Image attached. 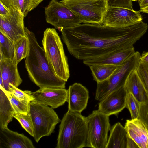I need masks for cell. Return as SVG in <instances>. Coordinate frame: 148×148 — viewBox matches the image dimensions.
<instances>
[{"label": "cell", "instance_id": "obj_1", "mask_svg": "<svg viewBox=\"0 0 148 148\" xmlns=\"http://www.w3.org/2000/svg\"><path fill=\"white\" fill-rule=\"evenodd\" d=\"M148 28L147 24L141 20L121 28L83 23L60 31L70 53L84 60L133 46Z\"/></svg>", "mask_w": 148, "mask_h": 148}, {"label": "cell", "instance_id": "obj_2", "mask_svg": "<svg viewBox=\"0 0 148 148\" xmlns=\"http://www.w3.org/2000/svg\"><path fill=\"white\" fill-rule=\"evenodd\" d=\"M25 31L30 45L29 55L25 58V67L31 80L40 88H65L66 82L56 75L34 33L27 27Z\"/></svg>", "mask_w": 148, "mask_h": 148}, {"label": "cell", "instance_id": "obj_3", "mask_svg": "<svg viewBox=\"0 0 148 148\" xmlns=\"http://www.w3.org/2000/svg\"><path fill=\"white\" fill-rule=\"evenodd\" d=\"M88 130L86 117L69 110L64 114L59 126L56 148L87 147Z\"/></svg>", "mask_w": 148, "mask_h": 148}, {"label": "cell", "instance_id": "obj_4", "mask_svg": "<svg viewBox=\"0 0 148 148\" xmlns=\"http://www.w3.org/2000/svg\"><path fill=\"white\" fill-rule=\"evenodd\" d=\"M42 41L46 57L52 71L57 77L66 82L70 76L67 58L55 29L47 28Z\"/></svg>", "mask_w": 148, "mask_h": 148}, {"label": "cell", "instance_id": "obj_5", "mask_svg": "<svg viewBox=\"0 0 148 148\" xmlns=\"http://www.w3.org/2000/svg\"><path fill=\"white\" fill-rule=\"evenodd\" d=\"M140 56L139 52H136L130 58L117 66L109 78L97 83L95 99L100 101L112 92L123 86L130 73L136 69Z\"/></svg>", "mask_w": 148, "mask_h": 148}, {"label": "cell", "instance_id": "obj_6", "mask_svg": "<svg viewBox=\"0 0 148 148\" xmlns=\"http://www.w3.org/2000/svg\"><path fill=\"white\" fill-rule=\"evenodd\" d=\"M29 113L33 126V137L37 143L42 137L51 135L60 121L53 108L34 101L29 103Z\"/></svg>", "mask_w": 148, "mask_h": 148}, {"label": "cell", "instance_id": "obj_7", "mask_svg": "<svg viewBox=\"0 0 148 148\" xmlns=\"http://www.w3.org/2000/svg\"><path fill=\"white\" fill-rule=\"evenodd\" d=\"M83 23L103 24L107 0H62Z\"/></svg>", "mask_w": 148, "mask_h": 148}, {"label": "cell", "instance_id": "obj_8", "mask_svg": "<svg viewBox=\"0 0 148 148\" xmlns=\"http://www.w3.org/2000/svg\"><path fill=\"white\" fill-rule=\"evenodd\" d=\"M109 116L97 110L86 117L88 130L87 147L106 148L111 127Z\"/></svg>", "mask_w": 148, "mask_h": 148}, {"label": "cell", "instance_id": "obj_9", "mask_svg": "<svg viewBox=\"0 0 148 148\" xmlns=\"http://www.w3.org/2000/svg\"><path fill=\"white\" fill-rule=\"evenodd\" d=\"M46 22L60 31L82 23L78 17L66 5L56 0H51L44 8Z\"/></svg>", "mask_w": 148, "mask_h": 148}, {"label": "cell", "instance_id": "obj_10", "mask_svg": "<svg viewBox=\"0 0 148 148\" xmlns=\"http://www.w3.org/2000/svg\"><path fill=\"white\" fill-rule=\"evenodd\" d=\"M140 13L123 8L108 6L103 17V24L116 28L128 26L142 20Z\"/></svg>", "mask_w": 148, "mask_h": 148}, {"label": "cell", "instance_id": "obj_11", "mask_svg": "<svg viewBox=\"0 0 148 148\" xmlns=\"http://www.w3.org/2000/svg\"><path fill=\"white\" fill-rule=\"evenodd\" d=\"M5 15H0V31L4 32L14 42L26 36L24 16L20 11L13 8Z\"/></svg>", "mask_w": 148, "mask_h": 148}, {"label": "cell", "instance_id": "obj_12", "mask_svg": "<svg viewBox=\"0 0 148 148\" xmlns=\"http://www.w3.org/2000/svg\"><path fill=\"white\" fill-rule=\"evenodd\" d=\"M34 101L55 109L67 102L68 90L62 88H42L31 93Z\"/></svg>", "mask_w": 148, "mask_h": 148}, {"label": "cell", "instance_id": "obj_13", "mask_svg": "<svg viewBox=\"0 0 148 148\" xmlns=\"http://www.w3.org/2000/svg\"><path fill=\"white\" fill-rule=\"evenodd\" d=\"M127 94L124 86L112 92L100 101L98 110L108 116H117L126 108Z\"/></svg>", "mask_w": 148, "mask_h": 148}, {"label": "cell", "instance_id": "obj_14", "mask_svg": "<svg viewBox=\"0 0 148 148\" xmlns=\"http://www.w3.org/2000/svg\"><path fill=\"white\" fill-rule=\"evenodd\" d=\"M89 98L88 90L82 84L75 83L68 89V110L81 113L87 106Z\"/></svg>", "mask_w": 148, "mask_h": 148}, {"label": "cell", "instance_id": "obj_15", "mask_svg": "<svg viewBox=\"0 0 148 148\" xmlns=\"http://www.w3.org/2000/svg\"><path fill=\"white\" fill-rule=\"evenodd\" d=\"M32 140L23 134L8 127L0 129V148H34Z\"/></svg>", "mask_w": 148, "mask_h": 148}, {"label": "cell", "instance_id": "obj_16", "mask_svg": "<svg viewBox=\"0 0 148 148\" xmlns=\"http://www.w3.org/2000/svg\"><path fill=\"white\" fill-rule=\"evenodd\" d=\"M127 135L139 148H148V126L138 118L127 120L124 127Z\"/></svg>", "mask_w": 148, "mask_h": 148}, {"label": "cell", "instance_id": "obj_17", "mask_svg": "<svg viewBox=\"0 0 148 148\" xmlns=\"http://www.w3.org/2000/svg\"><path fill=\"white\" fill-rule=\"evenodd\" d=\"M133 46L124 49L114 51L96 58L83 60L88 66L93 64H104L119 66L132 56L135 53Z\"/></svg>", "mask_w": 148, "mask_h": 148}, {"label": "cell", "instance_id": "obj_18", "mask_svg": "<svg viewBox=\"0 0 148 148\" xmlns=\"http://www.w3.org/2000/svg\"><path fill=\"white\" fill-rule=\"evenodd\" d=\"M0 77L2 79L3 88L7 91H9L10 84L18 87L22 82L17 65L8 60H0Z\"/></svg>", "mask_w": 148, "mask_h": 148}, {"label": "cell", "instance_id": "obj_19", "mask_svg": "<svg viewBox=\"0 0 148 148\" xmlns=\"http://www.w3.org/2000/svg\"><path fill=\"white\" fill-rule=\"evenodd\" d=\"M136 69L130 73L124 87L127 94L132 93L140 103H147L148 102V92L139 76Z\"/></svg>", "mask_w": 148, "mask_h": 148}, {"label": "cell", "instance_id": "obj_20", "mask_svg": "<svg viewBox=\"0 0 148 148\" xmlns=\"http://www.w3.org/2000/svg\"><path fill=\"white\" fill-rule=\"evenodd\" d=\"M106 148H126L127 134L124 127L118 122L110 130Z\"/></svg>", "mask_w": 148, "mask_h": 148}, {"label": "cell", "instance_id": "obj_21", "mask_svg": "<svg viewBox=\"0 0 148 148\" xmlns=\"http://www.w3.org/2000/svg\"><path fill=\"white\" fill-rule=\"evenodd\" d=\"M14 112L4 88L0 86V129L8 127L14 117Z\"/></svg>", "mask_w": 148, "mask_h": 148}, {"label": "cell", "instance_id": "obj_22", "mask_svg": "<svg viewBox=\"0 0 148 148\" xmlns=\"http://www.w3.org/2000/svg\"><path fill=\"white\" fill-rule=\"evenodd\" d=\"M43 0H0L7 7L21 12L25 18L28 13L36 8Z\"/></svg>", "mask_w": 148, "mask_h": 148}, {"label": "cell", "instance_id": "obj_23", "mask_svg": "<svg viewBox=\"0 0 148 148\" xmlns=\"http://www.w3.org/2000/svg\"><path fill=\"white\" fill-rule=\"evenodd\" d=\"M93 79L97 83L107 79L112 75L117 66L113 65L96 64L90 65Z\"/></svg>", "mask_w": 148, "mask_h": 148}, {"label": "cell", "instance_id": "obj_24", "mask_svg": "<svg viewBox=\"0 0 148 148\" xmlns=\"http://www.w3.org/2000/svg\"><path fill=\"white\" fill-rule=\"evenodd\" d=\"M14 55L13 62L16 65L29 55L30 50L29 39L27 36L22 37L14 42Z\"/></svg>", "mask_w": 148, "mask_h": 148}, {"label": "cell", "instance_id": "obj_25", "mask_svg": "<svg viewBox=\"0 0 148 148\" xmlns=\"http://www.w3.org/2000/svg\"><path fill=\"white\" fill-rule=\"evenodd\" d=\"M15 53L14 42L0 31V60L13 61Z\"/></svg>", "mask_w": 148, "mask_h": 148}, {"label": "cell", "instance_id": "obj_26", "mask_svg": "<svg viewBox=\"0 0 148 148\" xmlns=\"http://www.w3.org/2000/svg\"><path fill=\"white\" fill-rule=\"evenodd\" d=\"M4 91L14 110V112L24 114L29 112L30 102L19 100L9 92Z\"/></svg>", "mask_w": 148, "mask_h": 148}, {"label": "cell", "instance_id": "obj_27", "mask_svg": "<svg viewBox=\"0 0 148 148\" xmlns=\"http://www.w3.org/2000/svg\"><path fill=\"white\" fill-rule=\"evenodd\" d=\"M13 117L19 122L22 127L32 136H34L33 123L29 112L24 114L14 112Z\"/></svg>", "mask_w": 148, "mask_h": 148}, {"label": "cell", "instance_id": "obj_28", "mask_svg": "<svg viewBox=\"0 0 148 148\" xmlns=\"http://www.w3.org/2000/svg\"><path fill=\"white\" fill-rule=\"evenodd\" d=\"M126 106L129 110L131 119L138 118L140 103L131 93H127L126 100Z\"/></svg>", "mask_w": 148, "mask_h": 148}, {"label": "cell", "instance_id": "obj_29", "mask_svg": "<svg viewBox=\"0 0 148 148\" xmlns=\"http://www.w3.org/2000/svg\"><path fill=\"white\" fill-rule=\"evenodd\" d=\"M9 91L19 100L30 102L34 101V98L31 95V92L29 90L23 91L18 87L10 84Z\"/></svg>", "mask_w": 148, "mask_h": 148}, {"label": "cell", "instance_id": "obj_30", "mask_svg": "<svg viewBox=\"0 0 148 148\" xmlns=\"http://www.w3.org/2000/svg\"><path fill=\"white\" fill-rule=\"evenodd\" d=\"M136 70L140 79L148 92V64L140 61Z\"/></svg>", "mask_w": 148, "mask_h": 148}, {"label": "cell", "instance_id": "obj_31", "mask_svg": "<svg viewBox=\"0 0 148 148\" xmlns=\"http://www.w3.org/2000/svg\"><path fill=\"white\" fill-rule=\"evenodd\" d=\"M132 0H107L108 6L121 7L133 10Z\"/></svg>", "mask_w": 148, "mask_h": 148}, {"label": "cell", "instance_id": "obj_32", "mask_svg": "<svg viewBox=\"0 0 148 148\" xmlns=\"http://www.w3.org/2000/svg\"><path fill=\"white\" fill-rule=\"evenodd\" d=\"M138 118L141 120L148 126V102L140 103Z\"/></svg>", "mask_w": 148, "mask_h": 148}, {"label": "cell", "instance_id": "obj_33", "mask_svg": "<svg viewBox=\"0 0 148 148\" xmlns=\"http://www.w3.org/2000/svg\"><path fill=\"white\" fill-rule=\"evenodd\" d=\"M136 142L127 135L126 148H139Z\"/></svg>", "mask_w": 148, "mask_h": 148}, {"label": "cell", "instance_id": "obj_34", "mask_svg": "<svg viewBox=\"0 0 148 148\" xmlns=\"http://www.w3.org/2000/svg\"><path fill=\"white\" fill-rule=\"evenodd\" d=\"M10 11V9L0 1V15H5Z\"/></svg>", "mask_w": 148, "mask_h": 148}, {"label": "cell", "instance_id": "obj_35", "mask_svg": "<svg viewBox=\"0 0 148 148\" xmlns=\"http://www.w3.org/2000/svg\"><path fill=\"white\" fill-rule=\"evenodd\" d=\"M140 61L148 64V52L143 54L140 56Z\"/></svg>", "mask_w": 148, "mask_h": 148}, {"label": "cell", "instance_id": "obj_36", "mask_svg": "<svg viewBox=\"0 0 148 148\" xmlns=\"http://www.w3.org/2000/svg\"><path fill=\"white\" fill-rule=\"evenodd\" d=\"M140 8H144L148 6V0H140L138 1Z\"/></svg>", "mask_w": 148, "mask_h": 148}, {"label": "cell", "instance_id": "obj_37", "mask_svg": "<svg viewBox=\"0 0 148 148\" xmlns=\"http://www.w3.org/2000/svg\"><path fill=\"white\" fill-rule=\"evenodd\" d=\"M140 12L146 13L148 14V6L143 8H140L139 11Z\"/></svg>", "mask_w": 148, "mask_h": 148}, {"label": "cell", "instance_id": "obj_38", "mask_svg": "<svg viewBox=\"0 0 148 148\" xmlns=\"http://www.w3.org/2000/svg\"><path fill=\"white\" fill-rule=\"evenodd\" d=\"M140 0H132V1H139Z\"/></svg>", "mask_w": 148, "mask_h": 148}]
</instances>
